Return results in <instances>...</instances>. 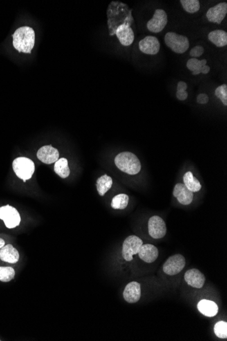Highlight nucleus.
Wrapping results in <instances>:
<instances>
[{
	"instance_id": "c756f323",
	"label": "nucleus",
	"mask_w": 227,
	"mask_h": 341,
	"mask_svg": "<svg viewBox=\"0 0 227 341\" xmlns=\"http://www.w3.org/2000/svg\"><path fill=\"white\" fill-rule=\"evenodd\" d=\"M204 53V48L201 46H196L192 48L190 52V55L192 58L197 59V57H201Z\"/></svg>"
},
{
	"instance_id": "412c9836",
	"label": "nucleus",
	"mask_w": 227,
	"mask_h": 341,
	"mask_svg": "<svg viewBox=\"0 0 227 341\" xmlns=\"http://www.w3.org/2000/svg\"><path fill=\"white\" fill-rule=\"evenodd\" d=\"M208 39L217 47H223L227 44V33L221 30L212 31L209 34Z\"/></svg>"
},
{
	"instance_id": "cd10ccee",
	"label": "nucleus",
	"mask_w": 227,
	"mask_h": 341,
	"mask_svg": "<svg viewBox=\"0 0 227 341\" xmlns=\"http://www.w3.org/2000/svg\"><path fill=\"white\" fill-rule=\"evenodd\" d=\"M214 333L216 337L220 339H226L227 338V323L221 321L216 323L214 326Z\"/></svg>"
},
{
	"instance_id": "0eeeda50",
	"label": "nucleus",
	"mask_w": 227,
	"mask_h": 341,
	"mask_svg": "<svg viewBox=\"0 0 227 341\" xmlns=\"http://www.w3.org/2000/svg\"><path fill=\"white\" fill-rule=\"evenodd\" d=\"M185 258L180 254L171 256L163 264V270L167 275L173 276L178 275L185 268Z\"/></svg>"
},
{
	"instance_id": "ddd939ff",
	"label": "nucleus",
	"mask_w": 227,
	"mask_h": 341,
	"mask_svg": "<svg viewBox=\"0 0 227 341\" xmlns=\"http://www.w3.org/2000/svg\"><path fill=\"white\" fill-rule=\"evenodd\" d=\"M141 297V286L140 283L133 281L126 286L123 292V298L128 303H136Z\"/></svg>"
},
{
	"instance_id": "aec40b11",
	"label": "nucleus",
	"mask_w": 227,
	"mask_h": 341,
	"mask_svg": "<svg viewBox=\"0 0 227 341\" xmlns=\"http://www.w3.org/2000/svg\"><path fill=\"white\" fill-rule=\"evenodd\" d=\"M197 308L200 313L205 316L212 317L216 316L219 312V306L213 301L202 299L197 304Z\"/></svg>"
},
{
	"instance_id": "393cba45",
	"label": "nucleus",
	"mask_w": 227,
	"mask_h": 341,
	"mask_svg": "<svg viewBox=\"0 0 227 341\" xmlns=\"http://www.w3.org/2000/svg\"><path fill=\"white\" fill-rule=\"evenodd\" d=\"M129 196L125 194L116 195L112 200L111 207L116 210H123L127 208L129 204Z\"/></svg>"
},
{
	"instance_id": "2f4dec72",
	"label": "nucleus",
	"mask_w": 227,
	"mask_h": 341,
	"mask_svg": "<svg viewBox=\"0 0 227 341\" xmlns=\"http://www.w3.org/2000/svg\"><path fill=\"white\" fill-rule=\"evenodd\" d=\"M209 101V97L208 95L205 94V93H201L197 96V102L199 104H207Z\"/></svg>"
},
{
	"instance_id": "a211bd4d",
	"label": "nucleus",
	"mask_w": 227,
	"mask_h": 341,
	"mask_svg": "<svg viewBox=\"0 0 227 341\" xmlns=\"http://www.w3.org/2000/svg\"><path fill=\"white\" fill-rule=\"evenodd\" d=\"M0 259L6 263H17L19 260V253L11 244L4 245L0 249Z\"/></svg>"
},
{
	"instance_id": "9d476101",
	"label": "nucleus",
	"mask_w": 227,
	"mask_h": 341,
	"mask_svg": "<svg viewBox=\"0 0 227 341\" xmlns=\"http://www.w3.org/2000/svg\"><path fill=\"white\" fill-rule=\"evenodd\" d=\"M227 13V3L221 2L212 7L206 13L207 19L210 22L221 24Z\"/></svg>"
},
{
	"instance_id": "39448f33",
	"label": "nucleus",
	"mask_w": 227,
	"mask_h": 341,
	"mask_svg": "<svg viewBox=\"0 0 227 341\" xmlns=\"http://www.w3.org/2000/svg\"><path fill=\"white\" fill-rule=\"evenodd\" d=\"M0 219L3 220L7 228L13 229L19 226L21 216L17 209L10 205L0 207Z\"/></svg>"
},
{
	"instance_id": "4468645a",
	"label": "nucleus",
	"mask_w": 227,
	"mask_h": 341,
	"mask_svg": "<svg viewBox=\"0 0 227 341\" xmlns=\"http://www.w3.org/2000/svg\"><path fill=\"white\" fill-rule=\"evenodd\" d=\"M174 197L183 205H189L193 200V193L190 192L183 183H177L174 189Z\"/></svg>"
},
{
	"instance_id": "bb28decb",
	"label": "nucleus",
	"mask_w": 227,
	"mask_h": 341,
	"mask_svg": "<svg viewBox=\"0 0 227 341\" xmlns=\"http://www.w3.org/2000/svg\"><path fill=\"white\" fill-rule=\"evenodd\" d=\"M180 3L189 13H195L199 10L200 3L198 0H180Z\"/></svg>"
},
{
	"instance_id": "dca6fc26",
	"label": "nucleus",
	"mask_w": 227,
	"mask_h": 341,
	"mask_svg": "<svg viewBox=\"0 0 227 341\" xmlns=\"http://www.w3.org/2000/svg\"><path fill=\"white\" fill-rule=\"evenodd\" d=\"M116 35L123 46H130L134 41V33L132 29L125 23L118 27L116 30Z\"/></svg>"
},
{
	"instance_id": "6ab92c4d",
	"label": "nucleus",
	"mask_w": 227,
	"mask_h": 341,
	"mask_svg": "<svg viewBox=\"0 0 227 341\" xmlns=\"http://www.w3.org/2000/svg\"><path fill=\"white\" fill-rule=\"evenodd\" d=\"M206 59L199 60L196 58H191L187 61V67L189 70L192 72V75H197L200 73L206 74L210 72V66H207Z\"/></svg>"
},
{
	"instance_id": "a878e982",
	"label": "nucleus",
	"mask_w": 227,
	"mask_h": 341,
	"mask_svg": "<svg viewBox=\"0 0 227 341\" xmlns=\"http://www.w3.org/2000/svg\"><path fill=\"white\" fill-rule=\"evenodd\" d=\"M15 277L14 268L9 266H0V281L10 282Z\"/></svg>"
},
{
	"instance_id": "473e14b6",
	"label": "nucleus",
	"mask_w": 227,
	"mask_h": 341,
	"mask_svg": "<svg viewBox=\"0 0 227 341\" xmlns=\"http://www.w3.org/2000/svg\"><path fill=\"white\" fill-rule=\"evenodd\" d=\"M187 87H188V86H187V84L185 82L180 81L178 84L177 90H185L186 91L187 89Z\"/></svg>"
},
{
	"instance_id": "f257e3e1",
	"label": "nucleus",
	"mask_w": 227,
	"mask_h": 341,
	"mask_svg": "<svg viewBox=\"0 0 227 341\" xmlns=\"http://www.w3.org/2000/svg\"><path fill=\"white\" fill-rule=\"evenodd\" d=\"M35 32L28 26L21 27L12 35V44L19 53H31L35 44Z\"/></svg>"
},
{
	"instance_id": "7ed1b4c3",
	"label": "nucleus",
	"mask_w": 227,
	"mask_h": 341,
	"mask_svg": "<svg viewBox=\"0 0 227 341\" xmlns=\"http://www.w3.org/2000/svg\"><path fill=\"white\" fill-rule=\"evenodd\" d=\"M12 169L17 177L25 183L33 176L35 172V164L30 159L19 157L12 162Z\"/></svg>"
},
{
	"instance_id": "f704fd0d",
	"label": "nucleus",
	"mask_w": 227,
	"mask_h": 341,
	"mask_svg": "<svg viewBox=\"0 0 227 341\" xmlns=\"http://www.w3.org/2000/svg\"><path fill=\"white\" fill-rule=\"evenodd\" d=\"M0 341H1V340H0Z\"/></svg>"
},
{
	"instance_id": "f3484780",
	"label": "nucleus",
	"mask_w": 227,
	"mask_h": 341,
	"mask_svg": "<svg viewBox=\"0 0 227 341\" xmlns=\"http://www.w3.org/2000/svg\"><path fill=\"white\" fill-rule=\"evenodd\" d=\"M138 255L140 259L145 262L152 263L158 258V249L152 245H142L139 251Z\"/></svg>"
},
{
	"instance_id": "7c9ffc66",
	"label": "nucleus",
	"mask_w": 227,
	"mask_h": 341,
	"mask_svg": "<svg viewBox=\"0 0 227 341\" xmlns=\"http://www.w3.org/2000/svg\"><path fill=\"white\" fill-rule=\"evenodd\" d=\"M176 97L179 100L183 101L187 100L188 97V93L185 90H177L176 92Z\"/></svg>"
},
{
	"instance_id": "72a5a7b5",
	"label": "nucleus",
	"mask_w": 227,
	"mask_h": 341,
	"mask_svg": "<svg viewBox=\"0 0 227 341\" xmlns=\"http://www.w3.org/2000/svg\"><path fill=\"white\" fill-rule=\"evenodd\" d=\"M5 245V241L4 240L1 239V238H0V249L2 248L3 246Z\"/></svg>"
},
{
	"instance_id": "423d86ee",
	"label": "nucleus",
	"mask_w": 227,
	"mask_h": 341,
	"mask_svg": "<svg viewBox=\"0 0 227 341\" xmlns=\"http://www.w3.org/2000/svg\"><path fill=\"white\" fill-rule=\"evenodd\" d=\"M142 245H143V241L138 236L134 235L128 236L122 245V257L126 261H132L133 256L138 254Z\"/></svg>"
},
{
	"instance_id": "f8f14e48",
	"label": "nucleus",
	"mask_w": 227,
	"mask_h": 341,
	"mask_svg": "<svg viewBox=\"0 0 227 341\" xmlns=\"http://www.w3.org/2000/svg\"><path fill=\"white\" fill-rule=\"evenodd\" d=\"M39 160L46 164L55 163L59 158L58 150L51 145H46L41 147L37 153Z\"/></svg>"
},
{
	"instance_id": "20e7f679",
	"label": "nucleus",
	"mask_w": 227,
	"mask_h": 341,
	"mask_svg": "<svg viewBox=\"0 0 227 341\" xmlns=\"http://www.w3.org/2000/svg\"><path fill=\"white\" fill-rule=\"evenodd\" d=\"M165 43L174 53L183 54L189 48V41L185 36L168 32L165 36Z\"/></svg>"
},
{
	"instance_id": "1a4fd4ad",
	"label": "nucleus",
	"mask_w": 227,
	"mask_h": 341,
	"mask_svg": "<svg viewBox=\"0 0 227 341\" xmlns=\"http://www.w3.org/2000/svg\"><path fill=\"white\" fill-rule=\"evenodd\" d=\"M149 233L154 239L163 238L167 233L165 221L157 215L152 216L149 221Z\"/></svg>"
},
{
	"instance_id": "9b49d317",
	"label": "nucleus",
	"mask_w": 227,
	"mask_h": 341,
	"mask_svg": "<svg viewBox=\"0 0 227 341\" xmlns=\"http://www.w3.org/2000/svg\"><path fill=\"white\" fill-rule=\"evenodd\" d=\"M140 51L147 55H156L160 50V43L154 36H148L139 43Z\"/></svg>"
},
{
	"instance_id": "6e6552de",
	"label": "nucleus",
	"mask_w": 227,
	"mask_h": 341,
	"mask_svg": "<svg viewBox=\"0 0 227 341\" xmlns=\"http://www.w3.org/2000/svg\"><path fill=\"white\" fill-rule=\"evenodd\" d=\"M167 21L166 12L162 9H156L152 19L147 23L148 30L153 33L161 32L166 26Z\"/></svg>"
},
{
	"instance_id": "b1692460",
	"label": "nucleus",
	"mask_w": 227,
	"mask_h": 341,
	"mask_svg": "<svg viewBox=\"0 0 227 341\" xmlns=\"http://www.w3.org/2000/svg\"><path fill=\"white\" fill-rule=\"evenodd\" d=\"M54 170L61 178L68 177L70 174V170L68 160L66 158H61L60 160H57L54 166Z\"/></svg>"
},
{
	"instance_id": "2eb2a0df",
	"label": "nucleus",
	"mask_w": 227,
	"mask_h": 341,
	"mask_svg": "<svg viewBox=\"0 0 227 341\" xmlns=\"http://www.w3.org/2000/svg\"><path fill=\"white\" fill-rule=\"evenodd\" d=\"M185 279L189 286L197 289L202 288L205 281L204 275L195 268L186 272Z\"/></svg>"
},
{
	"instance_id": "5701e85b",
	"label": "nucleus",
	"mask_w": 227,
	"mask_h": 341,
	"mask_svg": "<svg viewBox=\"0 0 227 341\" xmlns=\"http://www.w3.org/2000/svg\"><path fill=\"white\" fill-rule=\"evenodd\" d=\"M184 185L186 186L189 190L192 193L197 192L201 189V185L199 180L197 179L191 172H186L183 177Z\"/></svg>"
},
{
	"instance_id": "c85d7f7f",
	"label": "nucleus",
	"mask_w": 227,
	"mask_h": 341,
	"mask_svg": "<svg viewBox=\"0 0 227 341\" xmlns=\"http://www.w3.org/2000/svg\"><path fill=\"white\" fill-rule=\"evenodd\" d=\"M216 96L219 97L225 106H227V85H222L215 91Z\"/></svg>"
},
{
	"instance_id": "f03ea898",
	"label": "nucleus",
	"mask_w": 227,
	"mask_h": 341,
	"mask_svg": "<svg viewBox=\"0 0 227 341\" xmlns=\"http://www.w3.org/2000/svg\"><path fill=\"white\" fill-rule=\"evenodd\" d=\"M114 162L120 170L128 174H137L141 170L140 160L136 155L131 152H122L117 155Z\"/></svg>"
},
{
	"instance_id": "4be33fe9",
	"label": "nucleus",
	"mask_w": 227,
	"mask_h": 341,
	"mask_svg": "<svg viewBox=\"0 0 227 341\" xmlns=\"http://www.w3.org/2000/svg\"><path fill=\"white\" fill-rule=\"evenodd\" d=\"M113 180L111 176L107 174L103 175L97 180V190L99 195L104 196L108 191L111 189Z\"/></svg>"
}]
</instances>
